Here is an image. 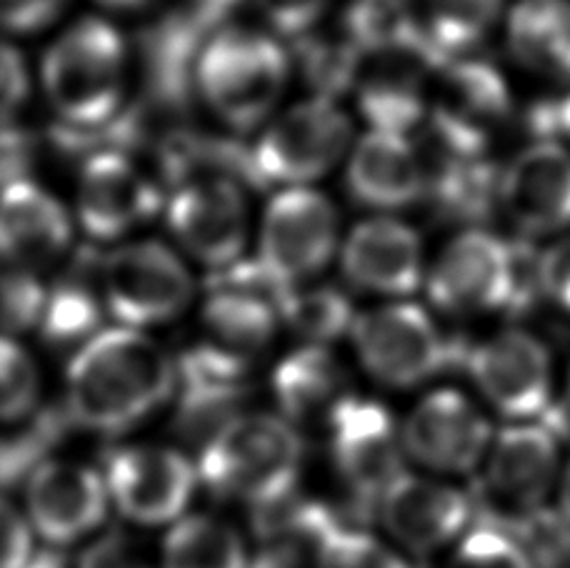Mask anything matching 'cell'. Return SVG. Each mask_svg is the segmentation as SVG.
Returning a JSON list of instances; mask_svg holds the SVG:
<instances>
[{
	"mask_svg": "<svg viewBox=\"0 0 570 568\" xmlns=\"http://www.w3.org/2000/svg\"><path fill=\"white\" fill-rule=\"evenodd\" d=\"M176 389V361L158 341L138 329H104L68 363L66 413L70 423L116 435L146 421Z\"/></svg>",
	"mask_w": 570,
	"mask_h": 568,
	"instance_id": "1",
	"label": "cell"
},
{
	"mask_svg": "<svg viewBox=\"0 0 570 568\" xmlns=\"http://www.w3.org/2000/svg\"><path fill=\"white\" fill-rule=\"evenodd\" d=\"M40 84L68 128H100L124 114L128 46L104 18H83L58 36L40 63Z\"/></svg>",
	"mask_w": 570,
	"mask_h": 568,
	"instance_id": "2",
	"label": "cell"
},
{
	"mask_svg": "<svg viewBox=\"0 0 570 568\" xmlns=\"http://www.w3.org/2000/svg\"><path fill=\"white\" fill-rule=\"evenodd\" d=\"M303 456V439L288 419L240 413L200 449L198 479L223 499L266 509L291 499Z\"/></svg>",
	"mask_w": 570,
	"mask_h": 568,
	"instance_id": "3",
	"label": "cell"
},
{
	"mask_svg": "<svg viewBox=\"0 0 570 568\" xmlns=\"http://www.w3.org/2000/svg\"><path fill=\"white\" fill-rule=\"evenodd\" d=\"M288 78L291 58L278 40L240 26L213 30L193 66V84L200 98L238 134L266 124Z\"/></svg>",
	"mask_w": 570,
	"mask_h": 568,
	"instance_id": "4",
	"label": "cell"
},
{
	"mask_svg": "<svg viewBox=\"0 0 570 568\" xmlns=\"http://www.w3.org/2000/svg\"><path fill=\"white\" fill-rule=\"evenodd\" d=\"M351 339L363 369L393 389H411L465 361L471 346L445 339L415 303H389L355 316Z\"/></svg>",
	"mask_w": 570,
	"mask_h": 568,
	"instance_id": "5",
	"label": "cell"
},
{
	"mask_svg": "<svg viewBox=\"0 0 570 568\" xmlns=\"http://www.w3.org/2000/svg\"><path fill=\"white\" fill-rule=\"evenodd\" d=\"M561 441L543 421L505 425L495 435L483 481L471 499L481 523L511 531L541 509L556 481Z\"/></svg>",
	"mask_w": 570,
	"mask_h": 568,
	"instance_id": "6",
	"label": "cell"
},
{
	"mask_svg": "<svg viewBox=\"0 0 570 568\" xmlns=\"http://www.w3.org/2000/svg\"><path fill=\"white\" fill-rule=\"evenodd\" d=\"M100 293L120 326L148 329L178 319L196 283L176 251L160 241H130L100 258Z\"/></svg>",
	"mask_w": 570,
	"mask_h": 568,
	"instance_id": "7",
	"label": "cell"
},
{
	"mask_svg": "<svg viewBox=\"0 0 570 568\" xmlns=\"http://www.w3.org/2000/svg\"><path fill=\"white\" fill-rule=\"evenodd\" d=\"M353 124L328 98H308L273 118L250 146L256 188L305 186L338 164Z\"/></svg>",
	"mask_w": 570,
	"mask_h": 568,
	"instance_id": "8",
	"label": "cell"
},
{
	"mask_svg": "<svg viewBox=\"0 0 570 568\" xmlns=\"http://www.w3.org/2000/svg\"><path fill=\"white\" fill-rule=\"evenodd\" d=\"M335 246L338 213L323 193L293 186L271 198L263 213L256 261L281 293L318 276Z\"/></svg>",
	"mask_w": 570,
	"mask_h": 568,
	"instance_id": "9",
	"label": "cell"
},
{
	"mask_svg": "<svg viewBox=\"0 0 570 568\" xmlns=\"http://www.w3.org/2000/svg\"><path fill=\"white\" fill-rule=\"evenodd\" d=\"M331 456L361 513L379 509L383 491L403 473L395 421L383 403L343 395L328 413Z\"/></svg>",
	"mask_w": 570,
	"mask_h": 568,
	"instance_id": "10",
	"label": "cell"
},
{
	"mask_svg": "<svg viewBox=\"0 0 570 568\" xmlns=\"http://www.w3.org/2000/svg\"><path fill=\"white\" fill-rule=\"evenodd\" d=\"M166 218L180 248L210 271L243 258L250 233L243 184L228 176H200L173 188Z\"/></svg>",
	"mask_w": 570,
	"mask_h": 568,
	"instance_id": "11",
	"label": "cell"
},
{
	"mask_svg": "<svg viewBox=\"0 0 570 568\" xmlns=\"http://www.w3.org/2000/svg\"><path fill=\"white\" fill-rule=\"evenodd\" d=\"M463 366L505 419L538 421L553 405V366L546 343L508 329L468 349Z\"/></svg>",
	"mask_w": 570,
	"mask_h": 568,
	"instance_id": "12",
	"label": "cell"
},
{
	"mask_svg": "<svg viewBox=\"0 0 570 568\" xmlns=\"http://www.w3.org/2000/svg\"><path fill=\"white\" fill-rule=\"evenodd\" d=\"M104 481L108 499L128 521L160 526L186 511L198 469L168 445H120L106 456Z\"/></svg>",
	"mask_w": 570,
	"mask_h": 568,
	"instance_id": "13",
	"label": "cell"
},
{
	"mask_svg": "<svg viewBox=\"0 0 570 568\" xmlns=\"http://www.w3.org/2000/svg\"><path fill=\"white\" fill-rule=\"evenodd\" d=\"M163 193L126 150H98L83 158L76 213L86 236L120 241L156 216Z\"/></svg>",
	"mask_w": 570,
	"mask_h": 568,
	"instance_id": "14",
	"label": "cell"
},
{
	"mask_svg": "<svg viewBox=\"0 0 570 568\" xmlns=\"http://www.w3.org/2000/svg\"><path fill=\"white\" fill-rule=\"evenodd\" d=\"M511 241L471 228L451 241L428 273V296L441 311L468 313L508 311L511 303Z\"/></svg>",
	"mask_w": 570,
	"mask_h": 568,
	"instance_id": "15",
	"label": "cell"
},
{
	"mask_svg": "<svg viewBox=\"0 0 570 568\" xmlns=\"http://www.w3.org/2000/svg\"><path fill=\"white\" fill-rule=\"evenodd\" d=\"M451 63L435 43L361 53L353 94L373 130L403 134L425 114V80Z\"/></svg>",
	"mask_w": 570,
	"mask_h": 568,
	"instance_id": "16",
	"label": "cell"
},
{
	"mask_svg": "<svg viewBox=\"0 0 570 568\" xmlns=\"http://www.w3.org/2000/svg\"><path fill=\"white\" fill-rule=\"evenodd\" d=\"M491 423L461 391L428 393L405 419L403 451L425 469L443 473L473 471L491 449Z\"/></svg>",
	"mask_w": 570,
	"mask_h": 568,
	"instance_id": "17",
	"label": "cell"
},
{
	"mask_svg": "<svg viewBox=\"0 0 570 568\" xmlns=\"http://www.w3.org/2000/svg\"><path fill=\"white\" fill-rule=\"evenodd\" d=\"M28 523L50 546L86 539L106 519L104 473L86 463L48 459L26 481Z\"/></svg>",
	"mask_w": 570,
	"mask_h": 568,
	"instance_id": "18",
	"label": "cell"
},
{
	"mask_svg": "<svg viewBox=\"0 0 570 568\" xmlns=\"http://www.w3.org/2000/svg\"><path fill=\"white\" fill-rule=\"evenodd\" d=\"M498 203L523 236H548L570 226V154L538 140L501 174Z\"/></svg>",
	"mask_w": 570,
	"mask_h": 568,
	"instance_id": "19",
	"label": "cell"
},
{
	"mask_svg": "<svg viewBox=\"0 0 570 568\" xmlns=\"http://www.w3.org/2000/svg\"><path fill=\"white\" fill-rule=\"evenodd\" d=\"M381 521L413 554H433L461 533L473 516L471 496L453 486L401 473L379 501Z\"/></svg>",
	"mask_w": 570,
	"mask_h": 568,
	"instance_id": "20",
	"label": "cell"
},
{
	"mask_svg": "<svg viewBox=\"0 0 570 568\" xmlns=\"http://www.w3.org/2000/svg\"><path fill=\"white\" fill-rule=\"evenodd\" d=\"M73 223L63 203L36 180L0 190V261L10 268L40 271L66 256Z\"/></svg>",
	"mask_w": 570,
	"mask_h": 568,
	"instance_id": "21",
	"label": "cell"
},
{
	"mask_svg": "<svg viewBox=\"0 0 570 568\" xmlns=\"http://www.w3.org/2000/svg\"><path fill=\"white\" fill-rule=\"evenodd\" d=\"M355 288L381 296H411L423 283V243L409 223L373 218L355 226L341 253Z\"/></svg>",
	"mask_w": 570,
	"mask_h": 568,
	"instance_id": "22",
	"label": "cell"
},
{
	"mask_svg": "<svg viewBox=\"0 0 570 568\" xmlns=\"http://www.w3.org/2000/svg\"><path fill=\"white\" fill-rule=\"evenodd\" d=\"M278 321L273 301L256 293L210 291L200 311V339L190 349L230 376L246 379L253 361L271 346Z\"/></svg>",
	"mask_w": 570,
	"mask_h": 568,
	"instance_id": "23",
	"label": "cell"
},
{
	"mask_svg": "<svg viewBox=\"0 0 570 568\" xmlns=\"http://www.w3.org/2000/svg\"><path fill=\"white\" fill-rule=\"evenodd\" d=\"M345 186L368 208H405L423 198V170L415 146L403 134L371 130L353 148Z\"/></svg>",
	"mask_w": 570,
	"mask_h": 568,
	"instance_id": "24",
	"label": "cell"
},
{
	"mask_svg": "<svg viewBox=\"0 0 570 568\" xmlns=\"http://www.w3.org/2000/svg\"><path fill=\"white\" fill-rule=\"evenodd\" d=\"M438 74L441 80L435 90V118L488 140L491 130L511 116V90L505 78L488 60L453 58Z\"/></svg>",
	"mask_w": 570,
	"mask_h": 568,
	"instance_id": "25",
	"label": "cell"
},
{
	"mask_svg": "<svg viewBox=\"0 0 570 568\" xmlns=\"http://www.w3.org/2000/svg\"><path fill=\"white\" fill-rule=\"evenodd\" d=\"M96 256V251H94ZM88 248L48 288L46 309L40 316V336L53 349H80L100 331L104 293H100V258L94 263Z\"/></svg>",
	"mask_w": 570,
	"mask_h": 568,
	"instance_id": "26",
	"label": "cell"
},
{
	"mask_svg": "<svg viewBox=\"0 0 570 568\" xmlns=\"http://www.w3.org/2000/svg\"><path fill=\"white\" fill-rule=\"evenodd\" d=\"M508 48L533 74L570 84V0H518L508 16Z\"/></svg>",
	"mask_w": 570,
	"mask_h": 568,
	"instance_id": "27",
	"label": "cell"
},
{
	"mask_svg": "<svg viewBox=\"0 0 570 568\" xmlns=\"http://www.w3.org/2000/svg\"><path fill=\"white\" fill-rule=\"evenodd\" d=\"M343 383L345 373L338 359L318 343L288 353L273 371V395L288 421L328 415L343 399Z\"/></svg>",
	"mask_w": 570,
	"mask_h": 568,
	"instance_id": "28",
	"label": "cell"
},
{
	"mask_svg": "<svg viewBox=\"0 0 570 568\" xmlns=\"http://www.w3.org/2000/svg\"><path fill=\"white\" fill-rule=\"evenodd\" d=\"M160 568H250L243 536L210 516H188L166 536Z\"/></svg>",
	"mask_w": 570,
	"mask_h": 568,
	"instance_id": "29",
	"label": "cell"
},
{
	"mask_svg": "<svg viewBox=\"0 0 570 568\" xmlns=\"http://www.w3.org/2000/svg\"><path fill=\"white\" fill-rule=\"evenodd\" d=\"M343 26L361 53L431 43L411 0H351Z\"/></svg>",
	"mask_w": 570,
	"mask_h": 568,
	"instance_id": "30",
	"label": "cell"
},
{
	"mask_svg": "<svg viewBox=\"0 0 570 568\" xmlns=\"http://www.w3.org/2000/svg\"><path fill=\"white\" fill-rule=\"evenodd\" d=\"M278 319L308 343H328L351 333L355 311L351 298L333 286H293L276 301Z\"/></svg>",
	"mask_w": 570,
	"mask_h": 568,
	"instance_id": "31",
	"label": "cell"
},
{
	"mask_svg": "<svg viewBox=\"0 0 570 568\" xmlns=\"http://www.w3.org/2000/svg\"><path fill=\"white\" fill-rule=\"evenodd\" d=\"M68 423L66 405H56V409L36 411L28 423L0 435V491L26 483L30 473L50 459L48 453L63 439Z\"/></svg>",
	"mask_w": 570,
	"mask_h": 568,
	"instance_id": "32",
	"label": "cell"
},
{
	"mask_svg": "<svg viewBox=\"0 0 570 568\" xmlns=\"http://www.w3.org/2000/svg\"><path fill=\"white\" fill-rule=\"evenodd\" d=\"M503 0H425V30L445 58H458L488 36Z\"/></svg>",
	"mask_w": 570,
	"mask_h": 568,
	"instance_id": "33",
	"label": "cell"
},
{
	"mask_svg": "<svg viewBox=\"0 0 570 568\" xmlns=\"http://www.w3.org/2000/svg\"><path fill=\"white\" fill-rule=\"evenodd\" d=\"M305 84L315 90V98H328L353 90L361 66V50L348 38L303 36L295 48Z\"/></svg>",
	"mask_w": 570,
	"mask_h": 568,
	"instance_id": "34",
	"label": "cell"
},
{
	"mask_svg": "<svg viewBox=\"0 0 570 568\" xmlns=\"http://www.w3.org/2000/svg\"><path fill=\"white\" fill-rule=\"evenodd\" d=\"M313 556L318 568H411L393 549L338 513L325 526Z\"/></svg>",
	"mask_w": 570,
	"mask_h": 568,
	"instance_id": "35",
	"label": "cell"
},
{
	"mask_svg": "<svg viewBox=\"0 0 570 568\" xmlns=\"http://www.w3.org/2000/svg\"><path fill=\"white\" fill-rule=\"evenodd\" d=\"M40 376L30 353L10 336H0V421L33 415Z\"/></svg>",
	"mask_w": 570,
	"mask_h": 568,
	"instance_id": "36",
	"label": "cell"
},
{
	"mask_svg": "<svg viewBox=\"0 0 570 568\" xmlns=\"http://www.w3.org/2000/svg\"><path fill=\"white\" fill-rule=\"evenodd\" d=\"M505 533L521 541L533 568H570V521L563 513L541 506Z\"/></svg>",
	"mask_w": 570,
	"mask_h": 568,
	"instance_id": "37",
	"label": "cell"
},
{
	"mask_svg": "<svg viewBox=\"0 0 570 568\" xmlns=\"http://www.w3.org/2000/svg\"><path fill=\"white\" fill-rule=\"evenodd\" d=\"M48 286L36 271L10 268L0 273V329L23 333L38 329L46 309Z\"/></svg>",
	"mask_w": 570,
	"mask_h": 568,
	"instance_id": "38",
	"label": "cell"
},
{
	"mask_svg": "<svg viewBox=\"0 0 570 568\" xmlns=\"http://www.w3.org/2000/svg\"><path fill=\"white\" fill-rule=\"evenodd\" d=\"M448 568H533V564L511 533L478 523L458 546Z\"/></svg>",
	"mask_w": 570,
	"mask_h": 568,
	"instance_id": "39",
	"label": "cell"
},
{
	"mask_svg": "<svg viewBox=\"0 0 570 568\" xmlns=\"http://www.w3.org/2000/svg\"><path fill=\"white\" fill-rule=\"evenodd\" d=\"M331 0H256L266 23L285 38L308 36Z\"/></svg>",
	"mask_w": 570,
	"mask_h": 568,
	"instance_id": "40",
	"label": "cell"
},
{
	"mask_svg": "<svg viewBox=\"0 0 570 568\" xmlns=\"http://www.w3.org/2000/svg\"><path fill=\"white\" fill-rule=\"evenodd\" d=\"M30 94V74L23 53L0 38V124H8Z\"/></svg>",
	"mask_w": 570,
	"mask_h": 568,
	"instance_id": "41",
	"label": "cell"
},
{
	"mask_svg": "<svg viewBox=\"0 0 570 568\" xmlns=\"http://www.w3.org/2000/svg\"><path fill=\"white\" fill-rule=\"evenodd\" d=\"M36 164V138L28 130L0 124V190L26 180Z\"/></svg>",
	"mask_w": 570,
	"mask_h": 568,
	"instance_id": "42",
	"label": "cell"
},
{
	"mask_svg": "<svg viewBox=\"0 0 570 568\" xmlns=\"http://www.w3.org/2000/svg\"><path fill=\"white\" fill-rule=\"evenodd\" d=\"M68 0H0L3 33H36L53 23Z\"/></svg>",
	"mask_w": 570,
	"mask_h": 568,
	"instance_id": "43",
	"label": "cell"
},
{
	"mask_svg": "<svg viewBox=\"0 0 570 568\" xmlns=\"http://www.w3.org/2000/svg\"><path fill=\"white\" fill-rule=\"evenodd\" d=\"M33 556L28 519L0 496V568H23Z\"/></svg>",
	"mask_w": 570,
	"mask_h": 568,
	"instance_id": "44",
	"label": "cell"
},
{
	"mask_svg": "<svg viewBox=\"0 0 570 568\" xmlns=\"http://www.w3.org/2000/svg\"><path fill=\"white\" fill-rule=\"evenodd\" d=\"M541 291L558 309L570 313V236L541 253Z\"/></svg>",
	"mask_w": 570,
	"mask_h": 568,
	"instance_id": "45",
	"label": "cell"
},
{
	"mask_svg": "<svg viewBox=\"0 0 570 568\" xmlns=\"http://www.w3.org/2000/svg\"><path fill=\"white\" fill-rule=\"evenodd\" d=\"M78 568H142L134 541L120 531H108L80 556Z\"/></svg>",
	"mask_w": 570,
	"mask_h": 568,
	"instance_id": "46",
	"label": "cell"
},
{
	"mask_svg": "<svg viewBox=\"0 0 570 568\" xmlns=\"http://www.w3.org/2000/svg\"><path fill=\"white\" fill-rule=\"evenodd\" d=\"M528 124H531L535 138L541 140H553L558 138L570 140V94L558 100H543L538 104L531 116H528Z\"/></svg>",
	"mask_w": 570,
	"mask_h": 568,
	"instance_id": "47",
	"label": "cell"
},
{
	"mask_svg": "<svg viewBox=\"0 0 570 568\" xmlns=\"http://www.w3.org/2000/svg\"><path fill=\"white\" fill-rule=\"evenodd\" d=\"M190 8L186 18L196 20L203 30H218L216 23L226 18L233 8H236L240 0H188Z\"/></svg>",
	"mask_w": 570,
	"mask_h": 568,
	"instance_id": "48",
	"label": "cell"
},
{
	"mask_svg": "<svg viewBox=\"0 0 570 568\" xmlns=\"http://www.w3.org/2000/svg\"><path fill=\"white\" fill-rule=\"evenodd\" d=\"M98 3L110 10H120V13H134V10L150 8L156 0H98Z\"/></svg>",
	"mask_w": 570,
	"mask_h": 568,
	"instance_id": "49",
	"label": "cell"
},
{
	"mask_svg": "<svg viewBox=\"0 0 570 568\" xmlns=\"http://www.w3.org/2000/svg\"><path fill=\"white\" fill-rule=\"evenodd\" d=\"M23 568H66V564H63V559H60L58 554L43 551V554H36L33 559H30Z\"/></svg>",
	"mask_w": 570,
	"mask_h": 568,
	"instance_id": "50",
	"label": "cell"
},
{
	"mask_svg": "<svg viewBox=\"0 0 570 568\" xmlns=\"http://www.w3.org/2000/svg\"><path fill=\"white\" fill-rule=\"evenodd\" d=\"M561 513L570 521V463L563 473V483H561Z\"/></svg>",
	"mask_w": 570,
	"mask_h": 568,
	"instance_id": "51",
	"label": "cell"
}]
</instances>
